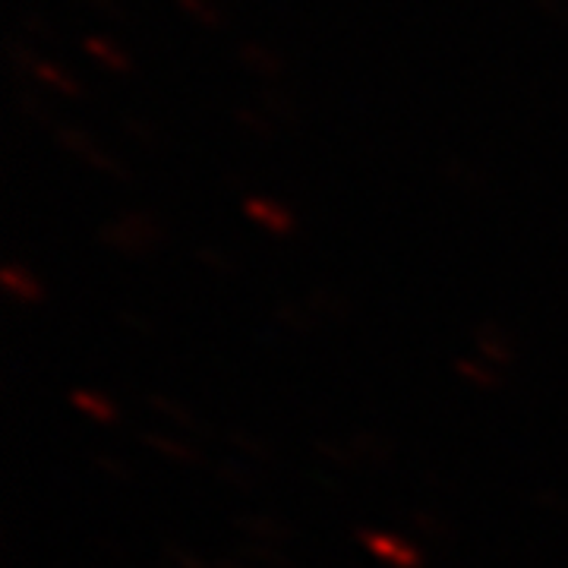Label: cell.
I'll return each instance as SVG.
<instances>
[{
    "label": "cell",
    "instance_id": "2",
    "mask_svg": "<svg viewBox=\"0 0 568 568\" xmlns=\"http://www.w3.org/2000/svg\"><path fill=\"white\" fill-rule=\"evenodd\" d=\"M237 58L244 63L246 70L253 73V77H260L263 82H282L284 80V70H287V63L278 51H272L268 44L263 41H253L246 39L241 48H237Z\"/></svg>",
    "mask_w": 568,
    "mask_h": 568
},
{
    "label": "cell",
    "instance_id": "35",
    "mask_svg": "<svg viewBox=\"0 0 568 568\" xmlns=\"http://www.w3.org/2000/svg\"><path fill=\"white\" fill-rule=\"evenodd\" d=\"M92 13H99L104 20H114V22H123L126 20V13H123L121 0H82Z\"/></svg>",
    "mask_w": 568,
    "mask_h": 568
},
{
    "label": "cell",
    "instance_id": "18",
    "mask_svg": "<svg viewBox=\"0 0 568 568\" xmlns=\"http://www.w3.org/2000/svg\"><path fill=\"white\" fill-rule=\"evenodd\" d=\"M85 44V51L95 58V61L102 63L104 70H111V73H130L133 70V61L123 54L121 48H114L108 39H99V36H89V39L82 41Z\"/></svg>",
    "mask_w": 568,
    "mask_h": 568
},
{
    "label": "cell",
    "instance_id": "21",
    "mask_svg": "<svg viewBox=\"0 0 568 568\" xmlns=\"http://www.w3.org/2000/svg\"><path fill=\"white\" fill-rule=\"evenodd\" d=\"M17 104H20V111L29 118V121L41 126V130H58V123H54V114H51V108L41 102L39 95H36V89H17Z\"/></svg>",
    "mask_w": 568,
    "mask_h": 568
},
{
    "label": "cell",
    "instance_id": "34",
    "mask_svg": "<svg viewBox=\"0 0 568 568\" xmlns=\"http://www.w3.org/2000/svg\"><path fill=\"white\" fill-rule=\"evenodd\" d=\"M92 467H95L99 474H104V477L118 480V484H126V480H130V470H126L121 462L108 458V455H95V458H92Z\"/></svg>",
    "mask_w": 568,
    "mask_h": 568
},
{
    "label": "cell",
    "instance_id": "13",
    "mask_svg": "<svg viewBox=\"0 0 568 568\" xmlns=\"http://www.w3.org/2000/svg\"><path fill=\"white\" fill-rule=\"evenodd\" d=\"M142 443L149 448H155L162 458L168 462H178V465H200V452L190 446V443H181V439H168L162 433H142Z\"/></svg>",
    "mask_w": 568,
    "mask_h": 568
},
{
    "label": "cell",
    "instance_id": "23",
    "mask_svg": "<svg viewBox=\"0 0 568 568\" xmlns=\"http://www.w3.org/2000/svg\"><path fill=\"white\" fill-rule=\"evenodd\" d=\"M178 3H181V10L190 20L203 22L209 29H222L224 20H227L215 0H178Z\"/></svg>",
    "mask_w": 568,
    "mask_h": 568
},
{
    "label": "cell",
    "instance_id": "12",
    "mask_svg": "<svg viewBox=\"0 0 568 568\" xmlns=\"http://www.w3.org/2000/svg\"><path fill=\"white\" fill-rule=\"evenodd\" d=\"M246 215L253 219V222H260L263 227H268L272 234H287L291 227H294V219L284 212L282 205L268 203V200H260V196H250L244 203Z\"/></svg>",
    "mask_w": 568,
    "mask_h": 568
},
{
    "label": "cell",
    "instance_id": "17",
    "mask_svg": "<svg viewBox=\"0 0 568 568\" xmlns=\"http://www.w3.org/2000/svg\"><path fill=\"white\" fill-rule=\"evenodd\" d=\"M410 528H417L424 537L429 540H439V544H448V540H455V525H452V518H443V515H436V511H426V508H414L410 511Z\"/></svg>",
    "mask_w": 568,
    "mask_h": 568
},
{
    "label": "cell",
    "instance_id": "11",
    "mask_svg": "<svg viewBox=\"0 0 568 568\" xmlns=\"http://www.w3.org/2000/svg\"><path fill=\"white\" fill-rule=\"evenodd\" d=\"M145 405L152 407L159 417L164 420H171L174 426H181V429H190V433H205L203 420H196V414L190 410V407H183L181 402H174V398H168L162 392H149L145 395Z\"/></svg>",
    "mask_w": 568,
    "mask_h": 568
},
{
    "label": "cell",
    "instance_id": "14",
    "mask_svg": "<svg viewBox=\"0 0 568 568\" xmlns=\"http://www.w3.org/2000/svg\"><path fill=\"white\" fill-rule=\"evenodd\" d=\"M32 77H36V85H48V89H58L61 95H70V99H82V95H85L82 82L73 80L70 73H63L61 67L41 61V58H39V63H36V70H32Z\"/></svg>",
    "mask_w": 568,
    "mask_h": 568
},
{
    "label": "cell",
    "instance_id": "24",
    "mask_svg": "<svg viewBox=\"0 0 568 568\" xmlns=\"http://www.w3.org/2000/svg\"><path fill=\"white\" fill-rule=\"evenodd\" d=\"M3 284H7V291H13L22 301H41L39 282L32 275H26L20 265H7L3 268Z\"/></svg>",
    "mask_w": 568,
    "mask_h": 568
},
{
    "label": "cell",
    "instance_id": "10",
    "mask_svg": "<svg viewBox=\"0 0 568 568\" xmlns=\"http://www.w3.org/2000/svg\"><path fill=\"white\" fill-rule=\"evenodd\" d=\"M215 477L231 489H237V493H256L263 487V474H260L256 462L246 465V462H237V458H222L215 465Z\"/></svg>",
    "mask_w": 568,
    "mask_h": 568
},
{
    "label": "cell",
    "instance_id": "25",
    "mask_svg": "<svg viewBox=\"0 0 568 568\" xmlns=\"http://www.w3.org/2000/svg\"><path fill=\"white\" fill-rule=\"evenodd\" d=\"M123 130L140 145H162V130L142 114H123Z\"/></svg>",
    "mask_w": 568,
    "mask_h": 568
},
{
    "label": "cell",
    "instance_id": "5",
    "mask_svg": "<svg viewBox=\"0 0 568 568\" xmlns=\"http://www.w3.org/2000/svg\"><path fill=\"white\" fill-rule=\"evenodd\" d=\"M310 310H313V316L316 320H323V323H335V325H347L354 320V301L347 297L345 291H338V287H313L310 291Z\"/></svg>",
    "mask_w": 568,
    "mask_h": 568
},
{
    "label": "cell",
    "instance_id": "30",
    "mask_svg": "<svg viewBox=\"0 0 568 568\" xmlns=\"http://www.w3.org/2000/svg\"><path fill=\"white\" fill-rule=\"evenodd\" d=\"M530 499H534V506L544 508V511H556V515H562L568 518V499L562 493H556V489H534L530 493Z\"/></svg>",
    "mask_w": 568,
    "mask_h": 568
},
{
    "label": "cell",
    "instance_id": "27",
    "mask_svg": "<svg viewBox=\"0 0 568 568\" xmlns=\"http://www.w3.org/2000/svg\"><path fill=\"white\" fill-rule=\"evenodd\" d=\"M164 566L168 568H219V562H205L203 556L190 552L181 544H168L164 547Z\"/></svg>",
    "mask_w": 568,
    "mask_h": 568
},
{
    "label": "cell",
    "instance_id": "29",
    "mask_svg": "<svg viewBox=\"0 0 568 568\" xmlns=\"http://www.w3.org/2000/svg\"><path fill=\"white\" fill-rule=\"evenodd\" d=\"M196 260H200L205 268L219 272V275H234V272H237V263H234L227 253L215 250V246H200V250H196Z\"/></svg>",
    "mask_w": 568,
    "mask_h": 568
},
{
    "label": "cell",
    "instance_id": "28",
    "mask_svg": "<svg viewBox=\"0 0 568 568\" xmlns=\"http://www.w3.org/2000/svg\"><path fill=\"white\" fill-rule=\"evenodd\" d=\"M20 26H22V32H26V39H39V41H54V39H58L54 26L44 20L41 13H36V10H22Z\"/></svg>",
    "mask_w": 568,
    "mask_h": 568
},
{
    "label": "cell",
    "instance_id": "7",
    "mask_svg": "<svg viewBox=\"0 0 568 568\" xmlns=\"http://www.w3.org/2000/svg\"><path fill=\"white\" fill-rule=\"evenodd\" d=\"M474 345H477V351H480L487 361H493L496 366L511 364V357H515L511 335H508L506 328H503L499 323H493V320L477 325V332H474Z\"/></svg>",
    "mask_w": 568,
    "mask_h": 568
},
{
    "label": "cell",
    "instance_id": "6",
    "mask_svg": "<svg viewBox=\"0 0 568 568\" xmlns=\"http://www.w3.org/2000/svg\"><path fill=\"white\" fill-rule=\"evenodd\" d=\"M231 525H234V530H241L246 540L272 544V547L287 544L294 537V530L287 528L282 518H275V515H234Z\"/></svg>",
    "mask_w": 568,
    "mask_h": 568
},
{
    "label": "cell",
    "instance_id": "3",
    "mask_svg": "<svg viewBox=\"0 0 568 568\" xmlns=\"http://www.w3.org/2000/svg\"><path fill=\"white\" fill-rule=\"evenodd\" d=\"M260 102H263L265 114L275 121V126H287V130H297L304 123V111L297 99L284 89L282 82H263L260 89Z\"/></svg>",
    "mask_w": 568,
    "mask_h": 568
},
{
    "label": "cell",
    "instance_id": "4",
    "mask_svg": "<svg viewBox=\"0 0 568 568\" xmlns=\"http://www.w3.org/2000/svg\"><path fill=\"white\" fill-rule=\"evenodd\" d=\"M439 174H443V181L448 186H455L458 193H467V196H480V193L489 190L487 171L477 162H470V159H462V155L446 159V162L439 164Z\"/></svg>",
    "mask_w": 568,
    "mask_h": 568
},
{
    "label": "cell",
    "instance_id": "8",
    "mask_svg": "<svg viewBox=\"0 0 568 568\" xmlns=\"http://www.w3.org/2000/svg\"><path fill=\"white\" fill-rule=\"evenodd\" d=\"M347 446L354 452L357 465L366 467H388L392 452H395V448H392V439L373 433V429H357L354 436H347Z\"/></svg>",
    "mask_w": 568,
    "mask_h": 568
},
{
    "label": "cell",
    "instance_id": "1",
    "mask_svg": "<svg viewBox=\"0 0 568 568\" xmlns=\"http://www.w3.org/2000/svg\"><path fill=\"white\" fill-rule=\"evenodd\" d=\"M99 237H102V244L118 250V253L142 256V253H152L155 246L162 244L164 231L162 224L155 222L152 215H145V212H123L121 219L104 224Z\"/></svg>",
    "mask_w": 568,
    "mask_h": 568
},
{
    "label": "cell",
    "instance_id": "20",
    "mask_svg": "<svg viewBox=\"0 0 568 568\" xmlns=\"http://www.w3.org/2000/svg\"><path fill=\"white\" fill-rule=\"evenodd\" d=\"M234 123L250 133V136H256V140H272L275 136V121L265 114V111H256V108H246V104H237L234 111Z\"/></svg>",
    "mask_w": 568,
    "mask_h": 568
},
{
    "label": "cell",
    "instance_id": "26",
    "mask_svg": "<svg viewBox=\"0 0 568 568\" xmlns=\"http://www.w3.org/2000/svg\"><path fill=\"white\" fill-rule=\"evenodd\" d=\"M316 452L328 458L335 467H354L357 465V458H354V452L347 446V439H316Z\"/></svg>",
    "mask_w": 568,
    "mask_h": 568
},
{
    "label": "cell",
    "instance_id": "22",
    "mask_svg": "<svg viewBox=\"0 0 568 568\" xmlns=\"http://www.w3.org/2000/svg\"><path fill=\"white\" fill-rule=\"evenodd\" d=\"M82 162L89 164V168H95V171H102V174H108L111 181H133V174H130V168L126 164H121L111 152H104L102 145L95 142L85 155H82Z\"/></svg>",
    "mask_w": 568,
    "mask_h": 568
},
{
    "label": "cell",
    "instance_id": "31",
    "mask_svg": "<svg viewBox=\"0 0 568 568\" xmlns=\"http://www.w3.org/2000/svg\"><path fill=\"white\" fill-rule=\"evenodd\" d=\"M73 402H77V405H80L85 414H92L95 420H104V424H108V420L114 417V407L108 405L104 398H95V395H89V392H77V395H73Z\"/></svg>",
    "mask_w": 568,
    "mask_h": 568
},
{
    "label": "cell",
    "instance_id": "9",
    "mask_svg": "<svg viewBox=\"0 0 568 568\" xmlns=\"http://www.w3.org/2000/svg\"><path fill=\"white\" fill-rule=\"evenodd\" d=\"M357 537H361V540H364L366 547L373 549L376 556H383L386 562H392V566L420 568V552L405 547V544H398V540H392V537H386V534H369V530H361Z\"/></svg>",
    "mask_w": 568,
    "mask_h": 568
},
{
    "label": "cell",
    "instance_id": "36",
    "mask_svg": "<svg viewBox=\"0 0 568 568\" xmlns=\"http://www.w3.org/2000/svg\"><path fill=\"white\" fill-rule=\"evenodd\" d=\"M118 320H121L123 325H130V328H136L140 335H159L155 323H152L149 316L136 313V310H121V313H118Z\"/></svg>",
    "mask_w": 568,
    "mask_h": 568
},
{
    "label": "cell",
    "instance_id": "15",
    "mask_svg": "<svg viewBox=\"0 0 568 568\" xmlns=\"http://www.w3.org/2000/svg\"><path fill=\"white\" fill-rule=\"evenodd\" d=\"M237 556L244 559L246 566H253V568H294V562L284 556L282 549L272 547V544L244 540V544L237 547Z\"/></svg>",
    "mask_w": 568,
    "mask_h": 568
},
{
    "label": "cell",
    "instance_id": "32",
    "mask_svg": "<svg viewBox=\"0 0 568 568\" xmlns=\"http://www.w3.org/2000/svg\"><path fill=\"white\" fill-rule=\"evenodd\" d=\"M458 373H462L465 379H470V383H477V386H484V388L499 386V379H496V373H493L489 366L470 364V361H458Z\"/></svg>",
    "mask_w": 568,
    "mask_h": 568
},
{
    "label": "cell",
    "instance_id": "16",
    "mask_svg": "<svg viewBox=\"0 0 568 568\" xmlns=\"http://www.w3.org/2000/svg\"><path fill=\"white\" fill-rule=\"evenodd\" d=\"M227 443L237 448V452H244L250 462H256V465H268V462H275V446L263 439V436H256V433H246V429H231L227 433Z\"/></svg>",
    "mask_w": 568,
    "mask_h": 568
},
{
    "label": "cell",
    "instance_id": "33",
    "mask_svg": "<svg viewBox=\"0 0 568 568\" xmlns=\"http://www.w3.org/2000/svg\"><path fill=\"white\" fill-rule=\"evenodd\" d=\"M534 7H537V13H544L547 20L568 32V0H534Z\"/></svg>",
    "mask_w": 568,
    "mask_h": 568
},
{
    "label": "cell",
    "instance_id": "37",
    "mask_svg": "<svg viewBox=\"0 0 568 568\" xmlns=\"http://www.w3.org/2000/svg\"><path fill=\"white\" fill-rule=\"evenodd\" d=\"M102 549H108V552H111V556H114L118 562H126V552L118 547V540H111V537H108V540H102Z\"/></svg>",
    "mask_w": 568,
    "mask_h": 568
},
{
    "label": "cell",
    "instance_id": "19",
    "mask_svg": "<svg viewBox=\"0 0 568 568\" xmlns=\"http://www.w3.org/2000/svg\"><path fill=\"white\" fill-rule=\"evenodd\" d=\"M275 320H278V325H284V328L297 332V335H310L313 325H316L313 310L301 304V301H284V304L275 306Z\"/></svg>",
    "mask_w": 568,
    "mask_h": 568
}]
</instances>
